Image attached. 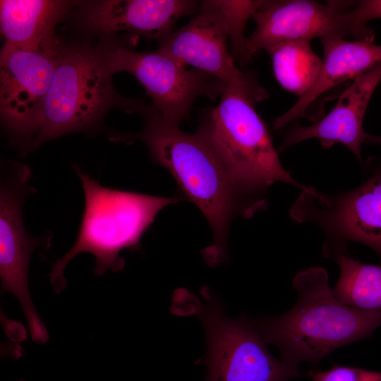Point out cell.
Instances as JSON below:
<instances>
[{
    "label": "cell",
    "mask_w": 381,
    "mask_h": 381,
    "mask_svg": "<svg viewBox=\"0 0 381 381\" xmlns=\"http://www.w3.org/2000/svg\"><path fill=\"white\" fill-rule=\"evenodd\" d=\"M201 1L188 0H102L82 2V25L95 33L123 32L145 39L163 38L178 20L195 15Z\"/></svg>",
    "instance_id": "cell-12"
},
{
    "label": "cell",
    "mask_w": 381,
    "mask_h": 381,
    "mask_svg": "<svg viewBox=\"0 0 381 381\" xmlns=\"http://www.w3.org/2000/svg\"><path fill=\"white\" fill-rule=\"evenodd\" d=\"M365 142L370 144L379 145H381V136H374L368 134V138L365 140Z\"/></svg>",
    "instance_id": "cell-22"
},
{
    "label": "cell",
    "mask_w": 381,
    "mask_h": 381,
    "mask_svg": "<svg viewBox=\"0 0 381 381\" xmlns=\"http://www.w3.org/2000/svg\"><path fill=\"white\" fill-rule=\"evenodd\" d=\"M97 47H63L29 150L74 131L98 126L108 110L143 113L148 106L115 90Z\"/></svg>",
    "instance_id": "cell-5"
},
{
    "label": "cell",
    "mask_w": 381,
    "mask_h": 381,
    "mask_svg": "<svg viewBox=\"0 0 381 381\" xmlns=\"http://www.w3.org/2000/svg\"><path fill=\"white\" fill-rule=\"evenodd\" d=\"M143 114L145 126L137 138L144 141L153 159L171 173L208 220L214 243L203 254L207 262L214 265L224 255L238 191L221 160L197 133H188L167 122L153 106Z\"/></svg>",
    "instance_id": "cell-2"
},
{
    "label": "cell",
    "mask_w": 381,
    "mask_h": 381,
    "mask_svg": "<svg viewBox=\"0 0 381 381\" xmlns=\"http://www.w3.org/2000/svg\"><path fill=\"white\" fill-rule=\"evenodd\" d=\"M339 278L332 289L343 303L381 313V265L365 264L341 252L337 254Z\"/></svg>",
    "instance_id": "cell-18"
},
{
    "label": "cell",
    "mask_w": 381,
    "mask_h": 381,
    "mask_svg": "<svg viewBox=\"0 0 381 381\" xmlns=\"http://www.w3.org/2000/svg\"><path fill=\"white\" fill-rule=\"evenodd\" d=\"M107 71H126L144 87L153 107L167 122L179 126L188 117L196 99L219 97L225 86L197 69H188L170 57L156 52H138L115 43L97 47Z\"/></svg>",
    "instance_id": "cell-7"
},
{
    "label": "cell",
    "mask_w": 381,
    "mask_h": 381,
    "mask_svg": "<svg viewBox=\"0 0 381 381\" xmlns=\"http://www.w3.org/2000/svg\"><path fill=\"white\" fill-rule=\"evenodd\" d=\"M310 375L312 381H381V372L339 365Z\"/></svg>",
    "instance_id": "cell-20"
},
{
    "label": "cell",
    "mask_w": 381,
    "mask_h": 381,
    "mask_svg": "<svg viewBox=\"0 0 381 381\" xmlns=\"http://www.w3.org/2000/svg\"><path fill=\"white\" fill-rule=\"evenodd\" d=\"M31 171L25 164L6 162L0 188V277L1 293L13 294L21 306L34 341L47 338L48 332L30 294L28 267L33 251L43 239L30 236L23 219L27 195L35 189L30 186Z\"/></svg>",
    "instance_id": "cell-8"
},
{
    "label": "cell",
    "mask_w": 381,
    "mask_h": 381,
    "mask_svg": "<svg viewBox=\"0 0 381 381\" xmlns=\"http://www.w3.org/2000/svg\"><path fill=\"white\" fill-rule=\"evenodd\" d=\"M158 41L157 52L205 72L225 86L248 91L262 88L255 76L235 65L226 18L217 0L201 1L186 25Z\"/></svg>",
    "instance_id": "cell-10"
},
{
    "label": "cell",
    "mask_w": 381,
    "mask_h": 381,
    "mask_svg": "<svg viewBox=\"0 0 381 381\" xmlns=\"http://www.w3.org/2000/svg\"><path fill=\"white\" fill-rule=\"evenodd\" d=\"M199 317L207 339V381H289L301 375L274 357L259 330L245 316L231 319L207 292Z\"/></svg>",
    "instance_id": "cell-6"
},
{
    "label": "cell",
    "mask_w": 381,
    "mask_h": 381,
    "mask_svg": "<svg viewBox=\"0 0 381 381\" xmlns=\"http://www.w3.org/2000/svg\"><path fill=\"white\" fill-rule=\"evenodd\" d=\"M75 172L82 182L85 206L75 243L52 264L49 278L56 293L66 288L64 270L81 253L95 258L97 275L122 270L125 262L120 253L138 247L158 212L176 200L107 188L79 168Z\"/></svg>",
    "instance_id": "cell-3"
},
{
    "label": "cell",
    "mask_w": 381,
    "mask_h": 381,
    "mask_svg": "<svg viewBox=\"0 0 381 381\" xmlns=\"http://www.w3.org/2000/svg\"><path fill=\"white\" fill-rule=\"evenodd\" d=\"M272 61L275 78L298 99L314 86L322 59L313 50L310 42L295 40L276 44L266 51Z\"/></svg>",
    "instance_id": "cell-17"
},
{
    "label": "cell",
    "mask_w": 381,
    "mask_h": 381,
    "mask_svg": "<svg viewBox=\"0 0 381 381\" xmlns=\"http://www.w3.org/2000/svg\"><path fill=\"white\" fill-rule=\"evenodd\" d=\"M344 4L309 0L266 1L253 16L255 28L246 37L249 59L259 51L288 41L351 37L353 40L372 42L373 30L359 26Z\"/></svg>",
    "instance_id": "cell-9"
},
{
    "label": "cell",
    "mask_w": 381,
    "mask_h": 381,
    "mask_svg": "<svg viewBox=\"0 0 381 381\" xmlns=\"http://www.w3.org/2000/svg\"><path fill=\"white\" fill-rule=\"evenodd\" d=\"M380 81L381 63L352 80L341 93L332 109L320 120L310 126L297 124L290 128L280 149L315 138L325 149L330 148L335 143L345 145L361 162V145L368 136L363 130V118Z\"/></svg>",
    "instance_id": "cell-13"
},
{
    "label": "cell",
    "mask_w": 381,
    "mask_h": 381,
    "mask_svg": "<svg viewBox=\"0 0 381 381\" xmlns=\"http://www.w3.org/2000/svg\"><path fill=\"white\" fill-rule=\"evenodd\" d=\"M268 97L265 88L247 91L224 86L218 104L197 133L227 170L238 192L262 190L280 181L307 188L284 169L255 104Z\"/></svg>",
    "instance_id": "cell-4"
},
{
    "label": "cell",
    "mask_w": 381,
    "mask_h": 381,
    "mask_svg": "<svg viewBox=\"0 0 381 381\" xmlns=\"http://www.w3.org/2000/svg\"><path fill=\"white\" fill-rule=\"evenodd\" d=\"M351 11L356 23L361 28L368 29L367 23L369 21L381 18V0L356 1Z\"/></svg>",
    "instance_id": "cell-21"
},
{
    "label": "cell",
    "mask_w": 381,
    "mask_h": 381,
    "mask_svg": "<svg viewBox=\"0 0 381 381\" xmlns=\"http://www.w3.org/2000/svg\"><path fill=\"white\" fill-rule=\"evenodd\" d=\"M61 47L28 50L4 44L1 50V119L9 131L28 140L29 148Z\"/></svg>",
    "instance_id": "cell-11"
},
{
    "label": "cell",
    "mask_w": 381,
    "mask_h": 381,
    "mask_svg": "<svg viewBox=\"0 0 381 381\" xmlns=\"http://www.w3.org/2000/svg\"><path fill=\"white\" fill-rule=\"evenodd\" d=\"M218 2L226 18L231 55L241 64H246L250 60L246 52L245 28L249 19L253 17L266 1L218 0Z\"/></svg>",
    "instance_id": "cell-19"
},
{
    "label": "cell",
    "mask_w": 381,
    "mask_h": 381,
    "mask_svg": "<svg viewBox=\"0 0 381 381\" xmlns=\"http://www.w3.org/2000/svg\"><path fill=\"white\" fill-rule=\"evenodd\" d=\"M292 285L297 299L289 311L254 322L264 341L277 346L280 359L292 367L318 365L336 349L370 337L381 326V313L340 301L323 268L301 270Z\"/></svg>",
    "instance_id": "cell-1"
},
{
    "label": "cell",
    "mask_w": 381,
    "mask_h": 381,
    "mask_svg": "<svg viewBox=\"0 0 381 381\" xmlns=\"http://www.w3.org/2000/svg\"><path fill=\"white\" fill-rule=\"evenodd\" d=\"M323 59L312 89L273 122L279 129L310 114L315 103L336 86L369 71L381 63V45L359 40L329 37L320 40Z\"/></svg>",
    "instance_id": "cell-15"
},
{
    "label": "cell",
    "mask_w": 381,
    "mask_h": 381,
    "mask_svg": "<svg viewBox=\"0 0 381 381\" xmlns=\"http://www.w3.org/2000/svg\"><path fill=\"white\" fill-rule=\"evenodd\" d=\"M75 5L70 1L1 0L0 28L4 44L28 50L59 48L55 27Z\"/></svg>",
    "instance_id": "cell-16"
},
{
    "label": "cell",
    "mask_w": 381,
    "mask_h": 381,
    "mask_svg": "<svg viewBox=\"0 0 381 381\" xmlns=\"http://www.w3.org/2000/svg\"><path fill=\"white\" fill-rule=\"evenodd\" d=\"M307 192L321 204L322 222L345 241L365 244L381 258V170L357 188L332 198Z\"/></svg>",
    "instance_id": "cell-14"
}]
</instances>
